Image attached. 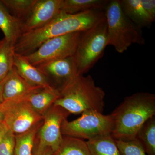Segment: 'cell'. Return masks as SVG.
Masks as SVG:
<instances>
[{
    "mask_svg": "<svg viewBox=\"0 0 155 155\" xmlns=\"http://www.w3.org/2000/svg\"><path fill=\"white\" fill-rule=\"evenodd\" d=\"M107 46V26L104 17L96 24L81 32L74 57L79 75L88 72L102 57Z\"/></svg>",
    "mask_w": 155,
    "mask_h": 155,
    "instance_id": "obj_5",
    "label": "cell"
},
{
    "mask_svg": "<svg viewBox=\"0 0 155 155\" xmlns=\"http://www.w3.org/2000/svg\"><path fill=\"white\" fill-rule=\"evenodd\" d=\"M110 115L114 122L113 138L134 139L145 122L155 116V95L140 92L126 97Z\"/></svg>",
    "mask_w": 155,
    "mask_h": 155,
    "instance_id": "obj_2",
    "label": "cell"
},
{
    "mask_svg": "<svg viewBox=\"0 0 155 155\" xmlns=\"http://www.w3.org/2000/svg\"><path fill=\"white\" fill-rule=\"evenodd\" d=\"M42 124L26 133L15 136L14 155H34L35 138Z\"/></svg>",
    "mask_w": 155,
    "mask_h": 155,
    "instance_id": "obj_21",
    "label": "cell"
},
{
    "mask_svg": "<svg viewBox=\"0 0 155 155\" xmlns=\"http://www.w3.org/2000/svg\"><path fill=\"white\" fill-rule=\"evenodd\" d=\"M81 32L50 39L33 53L23 56L35 67L50 61L72 57L75 55Z\"/></svg>",
    "mask_w": 155,
    "mask_h": 155,
    "instance_id": "obj_7",
    "label": "cell"
},
{
    "mask_svg": "<svg viewBox=\"0 0 155 155\" xmlns=\"http://www.w3.org/2000/svg\"><path fill=\"white\" fill-rule=\"evenodd\" d=\"M104 17L103 10H90L75 14L60 13L41 28L22 34L14 45V51L21 55H27L50 39L82 32L93 27Z\"/></svg>",
    "mask_w": 155,
    "mask_h": 155,
    "instance_id": "obj_1",
    "label": "cell"
},
{
    "mask_svg": "<svg viewBox=\"0 0 155 155\" xmlns=\"http://www.w3.org/2000/svg\"><path fill=\"white\" fill-rule=\"evenodd\" d=\"M15 136L8 130L0 143V155H14Z\"/></svg>",
    "mask_w": 155,
    "mask_h": 155,
    "instance_id": "obj_25",
    "label": "cell"
},
{
    "mask_svg": "<svg viewBox=\"0 0 155 155\" xmlns=\"http://www.w3.org/2000/svg\"><path fill=\"white\" fill-rule=\"evenodd\" d=\"M60 95L54 89L41 87L29 94L25 99L35 112L44 116Z\"/></svg>",
    "mask_w": 155,
    "mask_h": 155,
    "instance_id": "obj_14",
    "label": "cell"
},
{
    "mask_svg": "<svg viewBox=\"0 0 155 155\" xmlns=\"http://www.w3.org/2000/svg\"><path fill=\"white\" fill-rule=\"evenodd\" d=\"M62 0H36L22 20V34L41 28L60 14Z\"/></svg>",
    "mask_w": 155,
    "mask_h": 155,
    "instance_id": "obj_11",
    "label": "cell"
},
{
    "mask_svg": "<svg viewBox=\"0 0 155 155\" xmlns=\"http://www.w3.org/2000/svg\"><path fill=\"white\" fill-rule=\"evenodd\" d=\"M14 101L15 100L5 101L0 102V124L4 121L5 114L7 109Z\"/></svg>",
    "mask_w": 155,
    "mask_h": 155,
    "instance_id": "obj_27",
    "label": "cell"
},
{
    "mask_svg": "<svg viewBox=\"0 0 155 155\" xmlns=\"http://www.w3.org/2000/svg\"><path fill=\"white\" fill-rule=\"evenodd\" d=\"M107 26V46L122 54L134 44L145 43L142 28L133 23L124 14L119 0L109 1L104 8Z\"/></svg>",
    "mask_w": 155,
    "mask_h": 155,
    "instance_id": "obj_4",
    "label": "cell"
},
{
    "mask_svg": "<svg viewBox=\"0 0 155 155\" xmlns=\"http://www.w3.org/2000/svg\"><path fill=\"white\" fill-rule=\"evenodd\" d=\"M141 5L149 17L155 21V0H140Z\"/></svg>",
    "mask_w": 155,
    "mask_h": 155,
    "instance_id": "obj_26",
    "label": "cell"
},
{
    "mask_svg": "<svg viewBox=\"0 0 155 155\" xmlns=\"http://www.w3.org/2000/svg\"><path fill=\"white\" fill-rule=\"evenodd\" d=\"M53 152L51 148L47 147L41 150L35 149L34 155H52Z\"/></svg>",
    "mask_w": 155,
    "mask_h": 155,
    "instance_id": "obj_28",
    "label": "cell"
},
{
    "mask_svg": "<svg viewBox=\"0 0 155 155\" xmlns=\"http://www.w3.org/2000/svg\"><path fill=\"white\" fill-rule=\"evenodd\" d=\"M52 155H91L86 141L71 137H63L58 150Z\"/></svg>",
    "mask_w": 155,
    "mask_h": 155,
    "instance_id": "obj_19",
    "label": "cell"
},
{
    "mask_svg": "<svg viewBox=\"0 0 155 155\" xmlns=\"http://www.w3.org/2000/svg\"><path fill=\"white\" fill-rule=\"evenodd\" d=\"M105 95L91 76L79 75L61 92L54 105L64 108L70 114L88 111L103 113Z\"/></svg>",
    "mask_w": 155,
    "mask_h": 155,
    "instance_id": "obj_3",
    "label": "cell"
},
{
    "mask_svg": "<svg viewBox=\"0 0 155 155\" xmlns=\"http://www.w3.org/2000/svg\"><path fill=\"white\" fill-rule=\"evenodd\" d=\"M14 46L5 38L0 40V81L4 80L14 67Z\"/></svg>",
    "mask_w": 155,
    "mask_h": 155,
    "instance_id": "obj_22",
    "label": "cell"
},
{
    "mask_svg": "<svg viewBox=\"0 0 155 155\" xmlns=\"http://www.w3.org/2000/svg\"><path fill=\"white\" fill-rule=\"evenodd\" d=\"M5 78L4 80L0 81V102L3 101L2 97V90L3 85H4V83H5Z\"/></svg>",
    "mask_w": 155,
    "mask_h": 155,
    "instance_id": "obj_30",
    "label": "cell"
},
{
    "mask_svg": "<svg viewBox=\"0 0 155 155\" xmlns=\"http://www.w3.org/2000/svg\"><path fill=\"white\" fill-rule=\"evenodd\" d=\"M114 122L110 114L104 115L96 111L84 112L79 118L73 121L65 120L61 125L62 135L87 140L111 134Z\"/></svg>",
    "mask_w": 155,
    "mask_h": 155,
    "instance_id": "obj_6",
    "label": "cell"
},
{
    "mask_svg": "<svg viewBox=\"0 0 155 155\" xmlns=\"http://www.w3.org/2000/svg\"><path fill=\"white\" fill-rule=\"evenodd\" d=\"M39 88L41 87L32 86L23 79L14 66L6 77L3 85V101L23 98Z\"/></svg>",
    "mask_w": 155,
    "mask_h": 155,
    "instance_id": "obj_12",
    "label": "cell"
},
{
    "mask_svg": "<svg viewBox=\"0 0 155 155\" xmlns=\"http://www.w3.org/2000/svg\"><path fill=\"white\" fill-rule=\"evenodd\" d=\"M70 114L59 106L53 105L51 107L44 116L43 122L38 133L39 141L37 149L49 147L53 153L58 150L64 137L61 133V125Z\"/></svg>",
    "mask_w": 155,
    "mask_h": 155,
    "instance_id": "obj_9",
    "label": "cell"
},
{
    "mask_svg": "<svg viewBox=\"0 0 155 155\" xmlns=\"http://www.w3.org/2000/svg\"><path fill=\"white\" fill-rule=\"evenodd\" d=\"M36 67L45 76L51 86L60 94L79 75L74 56L50 61Z\"/></svg>",
    "mask_w": 155,
    "mask_h": 155,
    "instance_id": "obj_10",
    "label": "cell"
},
{
    "mask_svg": "<svg viewBox=\"0 0 155 155\" xmlns=\"http://www.w3.org/2000/svg\"><path fill=\"white\" fill-rule=\"evenodd\" d=\"M119 2L125 15L140 28L149 27L154 22L143 8L140 0H121Z\"/></svg>",
    "mask_w": 155,
    "mask_h": 155,
    "instance_id": "obj_16",
    "label": "cell"
},
{
    "mask_svg": "<svg viewBox=\"0 0 155 155\" xmlns=\"http://www.w3.org/2000/svg\"><path fill=\"white\" fill-rule=\"evenodd\" d=\"M44 117L31 107L25 97L15 100L5 112L4 122L14 135L26 133L42 124Z\"/></svg>",
    "mask_w": 155,
    "mask_h": 155,
    "instance_id": "obj_8",
    "label": "cell"
},
{
    "mask_svg": "<svg viewBox=\"0 0 155 155\" xmlns=\"http://www.w3.org/2000/svg\"><path fill=\"white\" fill-rule=\"evenodd\" d=\"M115 141L121 155H147L141 143L137 138L127 141Z\"/></svg>",
    "mask_w": 155,
    "mask_h": 155,
    "instance_id": "obj_24",
    "label": "cell"
},
{
    "mask_svg": "<svg viewBox=\"0 0 155 155\" xmlns=\"http://www.w3.org/2000/svg\"><path fill=\"white\" fill-rule=\"evenodd\" d=\"M108 0H62L60 13L75 14L93 10H103Z\"/></svg>",
    "mask_w": 155,
    "mask_h": 155,
    "instance_id": "obj_17",
    "label": "cell"
},
{
    "mask_svg": "<svg viewBox=\"0 0 155 155\" xmlns=\"http://www.w3.org/2000/svg\"><path fill=\"white\" fill-rule=\"evenodd\" d=\"M136 138L141 143L147 155H155V116L145 122Z\"/></svg>",
    "mask_w": 155,
    "mask_h": 155,
    "instance_id": "obj_20",
    "label": "cell"
},
{
    "mask_svg": "<svg viewBox=\"0 0 155 155\" xmlns=\"http://www.w3.org/2000/svg\"><path fill=\"white\" fill-rule=\"evenodd\" d=\"M9 12L22 22L28 15L36 0H1Z\"/></svg>",
    "mask_w": 155,
    "mask_h": 155,
    "instance_id": "obj_23",
    "label": "cell"
},
{
    "mask_svg": "<svg viewBox=\"0 0 155 155\" xmlns=\"http://www.w3.org/2000/svg\"><path fill=\"white\" fill-rule=\"evenodd\" d=\"M86 143L91 155H121L111 134L92 139Z\"/></svg>",
    "mask_w": 155,
    "mask_h": 155,
    "instance_id": "obj_18",
    "label": "cell"
},
{
    "mask_svg": "<svg viewBox=\"0 0 155 155\" xmlns=\"http://www.w3.org/2000/svg\"><path fill=\"white\" fill-rule=\"evenodd\" d=\"M0 29L5 35L4 38L14 46L22 34L21 21L10 14L1 1Z\"/></svg>",
    "mask_w": 155,
    "mask_h": 155,
    "instance_id": "obj_15",
    "label": "cell"
},
{
    "mask_svg": "<svg viewBox=\"0 0 155 155\" xmlns=\"http://www.w3.org/2000/svg\"><path fill=\"white\" fill-rule=\"evenodd\" d=\"M8 129L4 121L0 124V143Z\"/></svg>",
    "mask_w": 155,
    "mask_h": 155,
    "instance_id": "obj_29",
    "label": "cell"
},
{
    "mask_svg": "<svg viewBox=\"0 0 155 155\" xmlns=\"http://www.w3.org/2000/svg\"><path fill=\"white\" fill-rule=\"evenodd\" d=\"M14 66L18 74L32 86L53 88L39 69L31 64L24 56L15 53Z\"/></svg>",
    "mask_w": 155,
    "mask_h": 155,
    "instance_id": "obj_13",
    "label": "cell"
}]
</instances>
